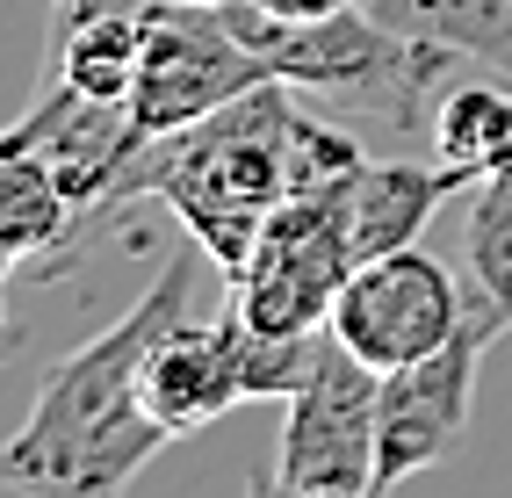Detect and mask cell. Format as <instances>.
Instances as JSON below:
<instances>
[{
	"label": "cell",
	"instance_id": "obj_1",
	"mask_svg": "<svg viewBox=\"0 0 512 498\" xmlns=\"http://www.w3.org/2000/svg\"><path fill=\"white\" fill-rule=\"evenodd\" d=\"M195 311V253H166L152 289L109 332L51 361L29 419L0 441V484L15 491H123L174 441L145 405V354L159 332Z\"/></svg>",
	"mask_w": 512,
	"mask_h": 498
},
{
	"label": "cell",
	"instance_id": "obj_2",
	"mask_svg": "<svg viewBox=\"0 0 512 498\" xmlns=\"http://www.w3.org/2000/svg\"><path fill=\"white\" fill-rule=\"evenodd\" d=\"M289 109H296V87L260 80L238 102L166 130L138 152L123 203H166L202 246V260L224 268L231 282L246 268L267 210L289 203Z\"/></svg>",
	"mask_w": 512,
	"mask_h": 498
},
{
	"label": "cell",
	"instance_id": "obj_3",
	"mask_svg": "<svg viewBox=\"0 0 512 498\" xmlns=\"http://www.w3.org/2000/svg\"><path fill=\"white\" fill-rule=\"evenodd\" d=\"M224 15H231L238 37L253 44V58L275 80H289L303 102H325V109H347V116H375L390 130L433 123L448 80L469 65L462 51L383 22L368 0L347 8V15H325V22H282V15H267L260 0H224Z\"/></svg>",
	"mask_w": 512,
	"mask_h": 498
},
{
	"label": "cell",
	"instance_id": "obj_4",
	"mask_svg": "<svg viewBox=\"0 0 512 498\" xmlns=\"http://www.w3.org/2000/svg\"><path fill=\"white\" fill-rule=\"evenodd\" d=\"M347 181L303 188V195L267 210L246 268L224 282L231 289L224 304L246 325H260V332H325L332 325L339 289H347V275L361 268L354 260V217H347Z\"/></svg>",
	"mask_w": 512,
	"mask_h": 498
},
{
	"label": "cell",
	"instance_id": "obj_5",
	"mask_svg": "<svg viewBox=\"0 0 512 498\" xmlns=\"http://www.w3.org/2000/svg\"><path fill=\"white\" fill-rule=\"evenodd\" d=\"M375 405H383V369L325 325L311 376L289 397V426L275 448V470L260 491L282 498H375Z\"/></svg>",
	"mask_w": 512,
	"mask_h": 498
},
{
	"label": "cell",
	"instance_id": "obj_6",
	"mask_svg": "<svg viewBox=\"0 0 512 498\" xmlns=\"http://www.w3.org/2000/svg\"><path fill=\"white\" fill-rule=\"evenodd\" d=\"M462 289H469V304H462L455 340L433 347L426 361H404V369L383 376V405H375V498L412 484L419 470H433V462H448L462 448L484 347L498 340V332H512L469 275H462Z\"/></svg>",
	"mask_w": 512,
	"mask_h": 498
},
{
	"label": "cell",
	"instance_id": "obj_7",
	"mask_svg": "<svg viewBox=\"0 0 512 498\" xmlns=\"http://www.w3.org/2000/svg\"><path fill=\"white\" fill-rule=\"evenodd\" d=\"M260 80L275 73L231 29L224 0H145V58H138V87H130V116L145 138H166V130L238 102Z\"/></svg>",
	"mask_w": 512,
	"mask_h": 498
},
{
	"label": "cell",
	"instance_id": "obj_8",
	"mask_svg": "<svg viewBox=\"0 0 512 498\" xmlns=\"http://www.w3.org/2000/svg\"><path fill=\"white\" fill-rule=\"evenodd\" d=\"M469 289L455 282L448 260H433L426 246H397L383 260H361L347 275L332 304V332L347 340L368 369H404V361H426L433 347L455 340Z\"/></svg>",
	"mask_w": 512,
	"mask_h": 498
},
{
	"label": "cell",
	"instance_id": "obj_9",
	"mask_svg": "<svg viewBox=\"0 0 512 498\" xmlns=\"http://www.w3.org/2000/svg\"><path fill=\"white\" fill-rule=\"evenodd\" d=\"M145 405L166 419V434H202L217 426L231 405H246L238 390V361H231V325L217 318H174L159 332V347L145 354Z\"/></svg>",
	"mask_w": 512,
	"mask_h": 498
},
{
	"label": "cell",
	"instance_id": "obj_10",
	"mask_svg": "<svg viewBox=\"0 0 512 498\" xmlns=\"http://www.w3.org/2000/svg\"><path fill=\"white\" fill-rule=\"evenodd\" d=\"M469 188H476V174H462L448 159H361V174L347 181L354 260H383L397 246H419L433 210L469 195Z\"/></svg>",
	"mask_w": 512,
	"mask_h": 498
},
{
	"label": "cell",
	"instance_id": "obj_11",
	"mask_svg": "<svg viewBox=\"0 0 512 498\" xmlns=\"http://www.w3.org/2000/svg\"><path fill=\"white\" fill-rule=\"evenodd\" d=\"M138 58H145V8H73V15H51V58H44V80L58 87H80L101 94V102H130L138 87Z\"/></svg>",
	"mask_w": 512,
	"mask_h": 498
},
{
	"label": "cell",
	"instance_id": "obj_12",
	"mask_svg": "<svg viewBox=\"0 0 512 498\" xmlns=\"http://www.w3.org/2000/svg\"><path fill=\"white\" fill-rule=\"evenodd\" d=\"M433 159L462 166V174L491 181L512 166V73H469V80H448L433 109Z\"/></svg>",
	"mask_w": 512,
	"mask_h": 498
},
{
	"label": "cell",
	"instance_id": "obj_13",
	"mask_svg": "<svg viewBox=\"0 0 512 498\" xmlns=\"http://www.w3.org/2000/svg\"><path fill=\"white\" fill-rule=\"evenodd\" d=\"M80 239V203L37 152H0V246L22 260H51L44 275L65 268V253Z\"/></svg>",
	"mask_w": 512,
	"mask_h": 498
},
{
	"label": "cell",
	"instance_id": "obj_14",
	"mask_svg": "<svg viewBox=\"0 0 512 498\" xmlns=\"http://www.w3.org/2000/svg\"><path fill=\"white\" fill-rule=\"evenodd\" d=\"M383 22L462 51L469 65L512 73V0H368Z\"/></svg>",
	"mask_w": 512,
	"mask_h": 498
},
{
	"label": "cell",
	"instance_id": "obj_15",
	"mask_svg": "<svg viewBox=\"0 0 512 498\" xmlns=\"http://www.w3.org/2000/svg\"><path fill=\"white\" fill-rule=\"evenodd\" d=\"M462 260L469 282L491 296V311L512 325V181H476L462 217Z\"/></svg>",
	"mask_w": 512,
	"mask_h": 498
},
{
	"label": "cell",
	"instance_id": "obj_16",
	"mask_svg": "<svg viewBox=\"0 0 512 498\" xmlns=\"http://www.w3.org/2000/svg\"><path fill=\"white\" fill-rule=\"evenodd\" d=\"M267 15H282V22H325V15H347L361 8V0H260Z\"/></svg>",
	"mask_w": 512,
	"mask_h": 498
},
{
	"label": "cell",
	"instance_id": "obj_17",
	"mask_svg": "<svg viewBox=\"0 0 512 498\" xmlns=\"http://www.w3.org/2000/svg\"><path fill=\"white\" fill-rule=\"evenodd\" d=\"M15 332H22V325H15V311H8V289H0V340H15Z\"/></svg>",
	"mask_w": 512,
	"mask_h": 498
},
{
	"label": "cell",
	"instance_id": "obj_18",
	"mask_svg": "<svg viewBox=\"0 0 512 498\" xmlns=\"http://www.w3.org/2000/svg\"><path fill=\"white\" fill-rule=\"evenodd\" d=\"M15 260H22L15 246H0V289H8V275H15Z\"/></svg>",
	"mask_w": 512,
	"mask_h": 498
},
{
	"label": "cell",
	"instance_id": "obj_19",
	"mask_svg": "<svg viewBox=\"0 0 512 498\" xmlns=\"http://www.w3.org/2000/svg\"><path fill=\"white\" fill-rule=\"evenodd\" d=\"M15 347H22V332H15V340H0V369H8V361H15Z\"/></svg>",
	"mask_w": 512,
	"mask_h": 498
},
{
	"label": "cell",
	"instance_id": "obj_20",
	"mask_svg": "<svg viewBox=\"0 0 512 498\" xmlns=\"http://www.w3.org/2000/svg\"><path fill=\"white\" fill-rule=\"evenodd\" d=\"M491 181H512V166H505V174H491Z\"/></svg>",
	"mask_w": 512,
	"mask_h": 498
}]
</instances>
